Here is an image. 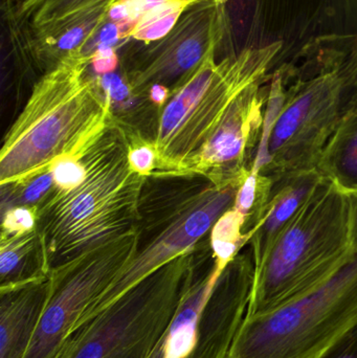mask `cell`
Instances as JSON below:
<instances>
[{"instance_id": "cell-19", "label": "cell", "mask_w": 357, "mask_h": 358, "mask_svg": "<svg viewBox=\"0 0 357 358\" xmlns=\"http://www.w3.org/2000/svg\"><path fill=\"white\" fill-rule=\"evenodd\" d=\"M201 4L197 0H163L146 8L132 23L123 36L144 42L146 45L165 37L180 20V17L193 6Z\"/></svg>"}, {"instance_id": "cell-4", "label": "cell", "mask_w": 357, "mask_h": 358, "mask_svg": "<svg viewBox=\"0 0 357 358\" xmlns=\"http://www.w3.org/2000/svg\"><path fill=\"white\" fill-rule=\"evenodd\" d=\"M278 44L247 48L217 59L212 50L171 90L153 138L152 176H180L207 142L233 101L252 84L268 79L280 52Z\"/></svg>"}, {"instance_id": "cell-3", "label": "cell", "mask_w": 357, "mask_h": 358, "mask_svg": "<svg viewBox=\"0 0 357 358\" xmlns=\"http://www.w3.org/2000/svg\"><path fill=\"white\" fill-rule=\"evenodd\" d=\"M354 248L349 194L323 178L255 271L245 315L268 313L312 289Z\"/></svg>"}, {"instance_id": "cell-26", "label": "cell", "mask_w": 357, "mask_h": 358, "mask_svg": "<svg viewBox=\"0 0 357 358\" xmlns=\"http://www.w3.org/2000/svg\"><path fill=\"white\" fill-rule=\"evenodd\" d=\"M54 185L58 189H71L83 182L86 169L79 157L61 159L52 167Z\"/></svg>"}, {"instance_id": "cell-31", "label": "cell", "mask_w": 357, "mask_h": 358, "mask_svg": "<svg viewBox=\"0 0 357 358\" xmlns=\"http://www.w3.org/2000/svg\"><path fill=\"white\" fill-rule=\"evenodd\" d=\"M31 0H3L4 10H14L20 8L23 4L27 3Z\"/></svg>"}, {"instance_id": "cell-28", "label": "cell", "mask_w": 357, "mask_h": 358, "mask_svg": "<svg viewBox=\"0 0 357 358\" xmlns=\"http://www.w3.org/2000/svg\"><path fill=\"white\" fill-rule=\"evenodd\" d=\"M318 358H357V327Z\"/></svg>"}, {"instance_id": "cell-23", "label": "cell", "mask_w": 357, "mask_h": 358, "mask_svg": "<svg viewBox=\"0 0 357 358\" xmlns=\"http://www.w3.org/2000/svg\"><path fill=\"white\" fill-rule=\"evenodd\" d=\"M54 189L52 170L20 182L1 187L2 212L15 206L37 208Z\"/></svg>"}, {"instance_id": "cell-9", "label": "cell", "mask_w": 357, "mask_h": 358, "mask_svg": "<svg viewBox=\"0 0 357 358\" xmlns=\"http://www.w3.org/2000/svg\"><path fill=\"white\" fill-rule=\"evenodd\" d=\"M196 250L168 263L68 336L60 358H150L169 327Z\"/></svg>"}, {"instance_id": "cell-5", "label": "cell", "mask_w": 357, "mask_h": 358, "mask_svg": "<svg viewBox=\"0 0 357 358\" xmlns=\"http://www.w3.org/2000/svg\"><path fill=\"white\" fill-rule=\"evenodd\" d=\"M245 179L214 183L201 176H184V182L152 195L145 183L133 256L75 328L168 263L194 252L216 221L234 206Z\"/></svg>"}, {"instance_id": "cell-10", "label": "cell", "mask_w": 357, "mask_h": 358, "mask_svg": "<svg viewBox=\"0 0 357 358\" xmlns=\"http://www.w3.org/2000/svg\"><path fill=\"white\" fill-rule=\"evenodd\" d=\"M255 281L252 250L221 271L197 259L177 309L150 358H228Z\"/></svg>"}, {"instance_id": "cell-20", "label": "cell", "mask_w": 357, "mask_h": 358, "mask_svg": "<svg viewBox=\"0 0 357 358\" xmlns=\"http://www.w3.org/2000/svg\"><path fill=\"white\" fill-rule=\"evenodd\" d=\"M107 0H31L14 10H6V18L40 29L83 12ZM117 2L119 0H111Z\"/></svg>"}, {"instance_id": "cell-12", "label": "cell", "mask_w": 357, "mask_h": 358, "mask_svg": "<svg viewBox=\"0 0 357 358\" xmlns=\"http://www.w3.org/2000/svg\"><path fill=\"white\" fill-rule=\"evenodd\" d=\"M228 4L203 2L189 8L159 41L138 52L125 73L134 98H145L155 84L178 83L212 52L228 45L231 33Z\"/></svg>"}, {"instance_id": "cell-17", "label": "cell", "mask_w": 357, "mask_h": 358, "mask_svg": "<svg viewBox=\"0 0 357 358\" xmlns=\"http://www.w3.org/2000/svg\"><path fill=\"white\" fill-rule=\"evenodd\" d=\"M48 275L37 229L16 235H1L0 289L45 279Z\"/></svg>"}, {"instance_id": "cell-15", "label": "cell", "mask_w": 357, "mask_h": 358, "mask_svg": "<svg viewBox=\"0 0 357 358\" xmlns=\"http://www.w3.org/2000/svg\"><path fill=\"white\" fill-rule=\"evenodd\" d=\"M322 178L316 170L275 178L265 212L247 243L251 246L255 271L262 266L281 234Z\"/></svg>"}, {"instance_id": "cell-13", "label": "cell", "mask_w": 357, "mask_h": 358, "mask_svg": "<svg viewBox=\"0 0 357 358\" xmlns=\"http://www.w3.org/2000/svg\"><path fill=\"white\" fill-rule=\"evenodd\" d=\"M268 90V79L245 88L180 176H201L214 183L247 178L261 142Z\"/></svg>"}, {"instance_id": "cell-30", "label": "cell", "mask_w": 357, "mask_h": 358, "mask_svg": "<svg viewBox=\"0 0 357 358\" xmlns=\"http://www.w3.org/2000/svg\"><path fill=\"white\" fill-rule=\"evenodd\" d=\"M351 201L352 242L357 246V192L348 193Z\"/></svg>"}, {"instance_id": "cell-11", "label": "cell", "mask_w": 357, "mask_h": 358, "mask_svg": "<svg viewBox=\"0 0 357 358\" xmlns=\"http://www.w3.org/2000/svg\"><path fill=\"white\" fill-rule=\"evenodd\" d=\"M136 242V227L50 271L48 303L24 358H60L68 336L133 256Z\"/></svg>"}, {"instance_id": "cell-8", "label": "cell", "mask_w": 357, "mask_h": 358, "mask_svg": "<svg viewBox=\"0 0 357 358\" xmlns=\"http://www.w3.org/2000/svg\"><path fill=\"white\" fill-rule=\"evenodd\" d=\"M356 106L357 58L296 78L252 172L278 178L316 170L327 143Z\"/></svg>"}, {"instance_id": "cell-24", "label": "cell", "mask_w": 357, "mask_h": 358, "mask_svg": "<svg viewBox=\"0 0 357 358\" xmlns=\"http://www.w3.org/2000/svg\"><path fill=\"white\" fill-rule=\"evenodd\" d=\"M130 140L129 164L136 173L150 178L156 170V152L153 140L142 138L140 134L128 132Z\"/></svg>"}, {"instance_id": "cell-7", "label": "cell", "mask_w": 357, "mask_h": 358, "mask_svg": "<svg viewBox=\"0 0 357 358\" xmlns=\"http://www.w3.org/2000/svg\"><path fill=\"white\" fill-rule=\"evenodd\" d=\"M274 44L272 71L314 75L357 58V0H247L240 50Z\"/></svg>"}, {"instance_id": "cell-29", "label": "cell", "mask_w": 357, "mask_h": 358, "mask_svg": "<svg viewBox=\"0 0 357 358\" xmlns=\"http://www.w3.org/2000/svg\"><path fill=\"white\" fill-rule=\"evenodd\" d=\"M147 96L151 104L161 109L169 101L171 90L163 84H155L149 90Z\"/></svg>"}, {"instance_id": "cell-22", "label": "cell", "mask_w": 357, "mask_h": 358, "mask_svg": "<svg viewBox=\"0 0 357 358\" xmlns=\"http://www.w3.org/2000/svg\"><path fill=\"white\" fill-rule=\"evenodd\" d=\"M274 183V178L251 171L237 193L233 208L245 218V234L249 241L263 217Z\"/></svg>"}, {"instance_id": "cell-18", "label": "cell", "mask_w": 357, "mask_h": 358, "mask_svg": "<svg viewBox=\"0 0 357 358\" xmlns=\"http://www.w3.org/2000/svg\"><path fill=\"white\" fill-rule=\"evenodd\" d=\"M316 171L343 191L357 192V106L327 143Z\"/></svg>"}, {"instance_id": "cell-27", "label": "cell", "mask_w": 357, "mask_h": 358, "mask_svg": "<svg viewBox=\"0 0 357 358\" xmlns=\"http://www.w3.org/2000/svg\"><path fill=\"white\" fill-rule=\"evenodd\" d=\"M119 65V57L111 46H99L92 52V66L96 75L106 76L113 73Z\"/></svg>"}, {"instance_id": "cell-6", "label": "cell", "mask_w": 357, "mask_h": 358, "mask_svg": "<svg viewBox=\"0 0 357 358\" xmlns=\"http://www.w3.org/2000/svg\"><path fill=\"white\" fill-rule=\"evenodd\" d=\"M357 327V246L318 285L245 315L228 358H318Z\"/></svg>"}, {"instance_id": "cell-21", "label": "cell", "mask_w": 357, "mask_h": 358, "mask_svg": "<svg viewBox=\"0 0 357 358\" xmlns=\"http://www.w3.org/2000/svg\"><path fill=\"white\" fill-rule=\"evenodd\" d=\"M245 218L234 208L226 210L210 231V246L216 264L221 271L249 243L245 234Z\"/></svg>"}, {"instance_id": "cell-1", "label": "cell", "mask_w": 357, "mask_h": 358, "mask_svg": "<svg viewBox=\"0 0 357 358\" xmlns=\"http://www.w3.org/2000/svg\"><path fill=\"white\" fill-rule=\"evenodd\" d=\"M130 140L111 119L81 153L83 182L71 189L54 187L37 210L40 248L48 271L100 244L133 231L148 178L129 164Z\"/></svg>"}, {"instance_id": "cell-14", "label": "cell", "mask_w": 357, "mask_h": 358, "mask_svg": "<svg viewBox=\"0 0 357 358\" xmlns=\"http://www.w3.org/2000/svg\"><path fill=\"white\" fill-rule=\"evenodd\" d=\"M50 279L0 289V358H24L39 327Z\"/></svg>"}, {"instance_id": "cell-2", "label": "cell", "mask_w": 357, "mask_h": 358, "mask_svg": "<svg viewBox=\"0 0 357 358\" xmlns=\"http://www.w3.org/2000/svg\"><path fill=\"white\" fill-rule=\"evenodd\" d=\"M92 54L73 52L46 71L10 126L0 151V187L35 178L81 153L112 119L111 102L88 67Z\"/></svg>"}, {"instance_id": "cell-16", "label": "cell", "mask_w": 357, "mask_h": 358, "mask_svg": "<svg viewBox=\"0 0 357 358\" xmlns=\"http://www.w3.org/2000/svg\"><path fill=\"white\" fill-rule=\"evenodd\" d=\"M113 3L107 0L52 24L40 29L29 27L24 38L34 58L48 66V71L68 55L85 50L86 43L106 23Z\"/></svg>"}, {"instance_id": "cell-25", "label": "cell", "mask_w": 357, "mask_h": 358, "mask_svg": "<svg viewBox=\"0 0 357 358\" xmlns=\"http://www.w3.org/2000/svg\"><path fill=\"white\" fill-rule=\"evenodd\" d=\"M37 227V208L15 206L2 212L1 235H16Z\"/></svg>"}]
</instances>
